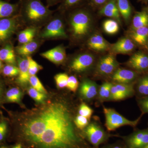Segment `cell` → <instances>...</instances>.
I'll use <instances>...</instances> for the list:
<instances>
[{
    "instance_id": "obj_1",
    "label": "cell",
    "mask_w": 148,
    "mask_h": 148,
    "mask_svg": "<svg viewBox=\"0 0 148 148\" xmlns=\"http://www.w3.org/2000/svg\"><path fill=\"white\" fill-rule=\"evenodd\" d=\"M75 125L68 105L56 102L27 121L23 126L22 135L33 148H90Z\"/></svg>"
},
{
    "instance_id": "obj_2",
    "label": "cell",
    "mask_w": 148,
    "mask_h": 148,
    "mask_svg": "<svg viewBox=\"0 0 148 148\" xmlns=\"http://www.w3.org/2000/svg\"><path fill=\"white\" fill-rule=\"evenodd\" d=\"M72 34L77 39L87 36L92 29V17L86 11L81 10L74 12L70 20Z\"/></svg>"
},
{
    "instance_id": "obj_3",
    "label": "cell",
    "mask_w": 148,
    "mask_h": 148,
    "mask_svg": "<svg viewBox=\"0 0 148 148\" xmlns=\"http://www.w3.org/2000/svg\"><path fill=\"white\" fill-rule=\"evenodd\" d=\"M103 112L106 119L105 125L108 131H112L123 126H130L135 127L140 122V117L135 120L131 121L127 119L114 109L103 107Z\"/></svg>"
},
{
    "instance_id": "obj_4",
    "label": "cell",
    "mask_w": 148,
    "mask_h": 148,
    "mask_svg": "<svg viewBox=\"0 0 148 148\" xmlns=\"http://www.w3.org/2000/svg\"><path fill=\"white\" fill-rule=\"evenodd\" d=\"M85 138L95 147H97L108 139V135L98 122H91L84 130Z\"/></svg>"
},
{
    "instance_id": "obj_5",
    "label": "cell",
    "mask_w": 148,
    "mask_h": 148,
    "mask_svg": "<svg viewBox=\"0 0 148 148\" xmlns=\"http://www.w3.org/2000/svg\"><path fill=\"white\" fill-rule=\"evenodd\" d=\"M115 55L110 53L100 58L96 64L95 74L96 76H112L119 68V63Z\"/></svg>"
},
{
    "instance_id": "obj_6",
    "label": "cell",
    "mask_w": 148,
    "mask_h": 148,
    "mask_svg": "<svg viewBox=\"0 0 148 148\" xmlns=\"http://www.w3.org/2000/svg\"><path fill=\"white\" fill-rule=\"evenodd\" d=\"M25 13L27 18L33 21H37L46 17L49 11L38 0H30L25 7Z\"/></svg>"
},
{
    "instance_id": "obj_7",
    "label": "cell",
    "mask_w": 148,
    "mask_h": 148,
    "mask_svg": "<svg viewBox=\"0 0 148 148\" xmlns=\"http://www.w3.org/2000/svg\"><path fill=\"white\" fill-rule=\"evenodd\" d=\"M95 57L92 53H83L74 58L70 67L73 71L82 73L92 68L95 65Z\"/></svg>"
},
{
    "instance_id": "obj_8",
    "label": "cell",
    "mask_w": 148,
    "mask_h": 148,
    "mask_svg": "<svg viewBox=\"0 0 148 148\" xmlns=\"http://www.w3.org/2000/svg\"><path fill=\"white\" fill-rule=\"evenodd\" d=\"M135 84H122L113 83L111 89L110 100L121 101L135 95Z\"/></svg>"
},
{
    "instance_id": "obj_9",
    "label": "cell",
    "mask_w": 148,
    "mask_h": 148,
    "mask_svg": "<svg viewBox=\"0 0 148 148\" xmlns=\"http://www.w3.org/2000/svg\"><path fill=\"white\" fill-rule=\"evenodd\" d=\"M139 77V73L132 70L118 68L112 75L114 83L122 84H135Z\"/></svg>"
},
{
    "instance_id": "obj_10",
    "label": "cell",
    "mask_w": 148,
    "mask_h": 148,
    "mask_svg": "<svg viewBox=\"0 0 148 148\" xmlns=\"http://www.w3.org/2000/svg\"><path fill=\"white\" fill-rule=\"evenodd\" d=\"M126 148H143L148 144V129L135 131L125 139Z\"/></svg>"
},
{
    "instance_id": "obj_11",
    "label": "cell",
    "mask_w": 148,
    "mask_h": 148,
    "mask_svg": "<svg viewBox=\"0 0 148 148\" xmlns=\"http://www.w3.org/2000/svg\"><path fill=\"white\" fill-rule=\"evenodd\" d=\"M127 65L133 71L142 73L148 71V55L142 52L134 53L129 58Z\"/></svg>"
},
{
    "instance_id": "obj_12",
    "label": "cell",
    "mask_w": 148,
    "mask_h": 148,
    "mask_svg": "<svg viewBox=\"0 0 148 148\" xmlns=\"http://www.w3.org/2000/svg\"><path fill=\"white\" fill-rule=\"evenodd\" d=\"M42 37L45 38H66L67 36L61 20L56 18L51 21L43 33Z\"/></svg>"
},
{
    "instance_id": "obj_13",
    "label": "cell",
    "mask_w": 148,
    "mask_h": 148,
    "mask_svg": "<svg viewBox=\"0 0 148 148\" xmlns=\"http://www.w3.org/2000/svg\"><path fill=\"white\" fill-rule=\"evenodd\" d=\"M135 43L130 38L124 37L111 45L110 51L112 54H129L135 49Z\"/></svg>"
},
{
    "instance_id": "obj_14",
    "label": "cell",
    "mask_w": 148,
    "mask_h": 148,
    "mask_svg": "<svg viewBox=\"0 0 148 148\" xmlns=\"http://www.w3.org/2000/svg\"><path fill=\"white\" fill-rule=\"evenodd\" d=\"M87 46L90 49L98 52L110 50L111 44L99 33L92 34L87 41Z\"/></svg>"
},
{
    "instance_id": "obj_15",
    "label": "cell",
    "mask_w": 148,
    "mask_h": 148,
    "mask_svg": "<svg viewBox=\"0 0 148 148\" xmlns=\"http://www.w3.org/2000/svg\"><path fill=\"white\" fill-rule=\"evenodd\" d=\"M98 88L94 82L89 79L84 80L80 86V95L86 101H91L98 95Z\"/></svg>"
},
{
    "instance_id": "obj_16",
    "label": "cell",
    "mask_w": 148,
    "mask_h": 148,
    "mask_svg": "<svg viewBox=\"0 0 148 148\" xmlns=\"http://www.w3.org/2000/svg\"><path fill=\"white\" fill-rule=\"evenodd\" d=\"M16 28L15 18H4L0 20V42L7 40L14 33Z\"/></svg>"
},
{
    "instance_id": "obj_17",
    "label": "cell",
    "mask_w": 148,
    "mask_h": 148,
    "mask_svg": "<svg viewBox=\"0 0 148 148\" xmlns=\"http://www.w3.org/2000/svg\"><path fill=\"white\" fill-rule=\"evenodd\" d=\"M44 58L56 64L63 63L66 58V52L63 47L59 46L41 54Z\"/></svg>"
},
{
    "instance_id": "obj_18",
    "label": "cell",
    "mask_w": 148,
    "mask_h": 148,
    "mask_svg": "<svg viewBox=\"0 0 148 148\" xmlns=\"http://www.w3.org/2000/svg\"><path fill=\"white\" fill-rule=\"evenodd\" d=\"M99 13L121 23V15L118 8L116 0H109L100 10Z\"/></svg>"
},
{
    "instance_id": "obj_19",
    "label": "cell",
    "mask_w": 148,
    "mask_h": 148,
    "mask_svg": "<svg viewBox=\"0 0 148 148\" xmlns=\"http://www.w3.org/2000/svg\"><path fill=\"white\" fill-rule=\"evenodd\" d=\"M129 36L130 38L135 44L147 48L148 27L131 30L130 32Z\"/></svg>"
},
{
    "instance_id": "obj_20",
    "label": "cell",
    "mask_w": 148,
    "mask_h": 148,
    "mask_svg": "<svg viewBox=\"0 0 148 148\" xmlns=\"http://www.w3.org/2000/svg\"><path fill=\"white\" fill-rule=\"evenodd\" d=\"M18 81L21 84H25L29 82L30 75L29 71V61L28 58H21L18 60Z\"/></svg>"
},
{
    "instance_id": "obj_21",
    "label": "cell",
    "mask_w": 148,
    "mask_h": 148,
    "mask_svg": "<svg viewBox=\"0 0 148 148\" xmlns=\"http://www.w3.org/2000/svg\"><path fill=\"white\" fill-rule=\"evenodd\" d=\"M136 82L135 92L139 98L148 96V73L139 77Z\"/></svg>"
},
{
    "instance_id": "obj_22",
    "label": "cell",
    "mask_w": 148,
    "mask_h": 148,
    "mask_svg": "<svg viewBox=\"0 0 148 148\" xmlns=\"http://www.w3.org/2000/svg\"><path fill=\"white\" fill-rule=\"evenodd\" d=\"M148 27V13L145 11L137 12L132 19L131 30Z\"/></svg>"
},
{
    "instance_id": "obj_23",
    "label": "cell",
    "mask_w": 148,
    "mask_h": 148,
    "mask_svg": "<svg viewBox=\"0 0 148 148\" xmlns=\"http://www.w3.org/2000/svg\"><path fill=\"white\" fill-rule=\"evenodd\" d=\"M121 16L125 21L128 22L131 17L132 9L128 0H116Z\"/></svg>"
},
{
    "instance_id": "obj_24",
    "label": "cell",
    "mask_w": 148,
    "mask_h": 148,
    "mask_svg": "<svg viewBox=\"0 0 148 148\" xmlns=\"http://www.w3.org/2000/svg\"><path fill=\"white\" fill-rule=\"evenodd\" d=\"M0 60L9 64H15V55L11 46L6 45L0 50Z\"/></svg>"
},
{
    "instance_id": "obj_25",
    "label": "cell",
    "mask_w": 148,
    "mask_h": 148,
    "mask_svg": "<svg viewBox=\"0 0 148 148\" xmlns=\"http://www.w3.org/2000/svg\"><path fill=\"white\" fill-rule=\"evenodd\" d=\"M38 47V43L32 41L18 47L16 48V52L19 55L28 56L35 52Z\"/></svg>"
},
{
    "instance_id": "obj_26",
    "label": "cell",
    "mask_w": 148,
    "mask_h": 148,
    "mask_svg": "<svg viewBox=\"0 0 148 148\" xmlns=\"http://www.w3.org/2000/svg\"><path fill=\"white\" fill-rule=\"evenodd\" d=\"M119 22L114 19L110 18L103 22V30L108 34L113 35L116 34L119 30Z\"/></svg>"
},
{
    "instance_id": "obj_27",
    "label": "cell",
    "mask_w": 148,
    "mask_h": 148,
    "mask_svg": "<svg viewBox=\"0 0 148 148\" xmlns=\"http://www.w3.org/2000/svg\"><path fill=\"white\" fill-rule=\"evenodd\" d=\"M36 29L34 28H27L20 32L18 35V42L22 44L33 41L36 34Z\"/></svg>"
},
{
    "instance_id": "obj_28",
    "label": "cell",
    "mask_w": 148,
    "mask_h": 148,
    "mask_svg": "<svg viewBox=\"0 0 148 148\" xmlns=\"http://www.w3.org/2000/svg\"><path fill=\"white\" fill-rule=\"evenodd\" d=\"M113 83L106 82L103 83L98 88L99 98L102 101L110 100L111 89Z\"/></svg>"
},
{
    "instance_id": "obj_29",
    "label": "cell",
    "mask_w": 148,
    "mask_h": 148,
    "mask_svg": "<svg viewBox=\"0 0 148 148\" xmlns=\"http://www.w3.org/2000/svg\"><path fill=\"white\" fill-rule=\"evenodd\" d=\"M16 9L15 5L0 0V18L11 16Z\"/></svg>"
},
{
    "instance_id": "obj_30",
    "label": "cell",
    "mask_w": 148,
    "mask_h": 148,
    "mask_svg": "<svg viewBox=\"0 0 148 148\" xmlns=\"http://www.w3.org/2000/svg\"><path fill=\"white\" fill-rule=\"evenodd\" d=\"M22 93L18 88H13L9 90L6 94L7 101L11 103H19L21 100Z\"/></svg>"
},
{
    "instance_id": "obj_31",
    "label": "cell",
    "mask_w": 148,
    "mask_h": 148,
    "mask_svg": "<svg viewBox=\"0 0 148 148\" xmlns=\"http://www.w3.org/2000/svg\"><path fill=\"white\" fill-rule=\"evenodd\" d=\"M28 92L30 97L38 103H44L46 99V94L38 91L33 87H29L28 90Z\"/></svg>"
},
{
    "instance_id": "obj_32",
    "label": "cell",
    "mask_w": 148,
    "mask_h": 148,
    "mask_svg": "<svg viewBox=\"0 0 148 148\" xmlns=\"http://www.w3.org/2000/svg\"><path fill=\"white\" fill-rule=\"evenodd\" d=\"M29 82L32 86V87L38 91L45 94L47 93V91L45 88L36 76H31L29 78Z\"/></svg>"
},
{
    "instance_id": "obj_33",
    "label": "cell",
    "mask_w": 148,
    "mask_h": 148,
    "mask_svg": "<svg viewBox=\"0 0 148 148\" xmlns=\"http://www.w3.org/2000/svg\"><path fill=\"white\" fill-rule=\"evenodd\" d=\"M29 61V71L31 76L36 75L42 69V66L38 64L30 56L27 57Z\"/></svg>"
},
{
    "instance_id": "obj_34",
    "label": "cell",
    "mask_w": 148,
    "mask_h": 148,
    "mask_svg": "<svg viewBox=\"0 0 148 148\" xmlns=\"http://www.w3.org/2000/svg\"><path fill=\"white\" fill-rule=\"evenodd\" d=\"M69 76L66 73L57 74L54 77L57 87L59 88L67 87Z\"/></svg>"
},
{
    "instance_id": "obj_35",
    "label": "cell",
    "mask_w": 148,
    "mask_h": 148,
    "mask_svg": "<svg viewBox=\"0 0 148 148\" xmlns=\"http://www.w3.org/2000/svg\"><path fill=\"white\" fill-rule=\"evenodd\" d=\"M93 112L92 109L85 103H82L79 108L78 112L79 115L86 118L89 120L91 118Z\"/></svg>"
},
{
    "instance_id": "obj_36",
    "label": "cell",
    "mask_w": 148,
    "mask_h": 148,
    "mask_svg": "<svg viewBox=\"0 0 148 148\" xmlns=\"http://www.w3.org/2000/svg\"><path fill=\"white\" fill-rule=\"evenodd\" d=\"M19 71L18 68L12 65H8L3 69V73L9 77H14L18 75Z\"/></svg>"
},
{
    "instance_id": "obj_37",
    "label": "cell",
    "mask_w": 148,
    "mask_h": 148,
    "mask_svg": "<svg viewBox=\"0 0 148 148\" xmlns=\"http://www.w3.org/2000/svg\"><path fill=\"white\" fill-rule=\"evenodd\" d=\"M74 123L77 128L80 130L84 129L89 124V120L79 115L74 119Z\"/></svg>"
},
{
    "instance_id": "obj_38",
    "label": "cell",
    "mask_w": 148,
    "mask_h": 148,
    "mask_svg": "<svg viewBox=\"0 0 148 148\" xmlns=\"http://www.w3.org/2000/svg\"><path fill=\"white\" fill-rule=\"evenodd\" d=\"M79 86V82L75 77L71 76L69 77L67 88L71 91L75 92L77 91Z\"/></svg>"
},
{
    "instance_id": "obj_39",
    "label": "cell",
    "mask_w": 148,
    "mask_h": 148,
    "mask_svg": "<svg viewBox=\"0 0 148 148\" xmlns=\"http://www.w3.org/2000/svg\"><path fill=\"white\" fill-rule=\"evenodd\" d=\"M138 103L142 114H148V96L138 98Z\"/></svg>"
},
{
    "instance_id": "obj_40",
    "label": "cell",
    "mask_w": 148,
    "mask_h": 148,
    "mask_svg": "<svg viewBox=\"0 0 148 148\" xmlns=\"http://www.w3.org/2000/svg\"><path fill=\"white\" fill-rule=\"evenodd\" d=\"M7 130V125L5 121L0 122V141L3 140Z\"/></svg>"
},
{
    "instance_id": "obj_41",
    "label": "cell",
    "mask_w": 148,
    "mask_h": 148,
    "mask_svg": "<svg viewBox=\"0 0 148 148\" xmlns=\"http://www.w3.org/2000/svg\"><path fill=\"white\" fill-rule=\"evenodd\" d=\"M80 1L81 0H65V5L68 6H71L76 4Z\"/></svg>"
},
{
    "instance_id": "obj_42",
    "label": "cell",
    "mask_w": 148,
    "mask_h": 148,
    "mask_svg": "<svg viewBox=\"0 0 148 148\" xmlns=\"http://www.w3.org/2000/svg\"><path fill=\"white\" fill-rule=\"evenodd\" d=\"M103 148H126V147H124L122 145L120 144H114V145H110L107 146Z\"/></svg>"
},
{
    "instance_id": "obj_43",
    "label": "cell",
    "mask_w": 148,
    "mask_h": 148,
    "mask_svg": "<svg viewBox=\"0 0 148 148\" xmlns=\"http://www.w3.org/2000/svg\"><path fill=\"white\" fill-rule=\"evenodd\" d=\"M93 2L97 5H102L105 4L107 1L108 0H92Z\"/></svg>"
},
{
    "instance_id": "obj_44",
    "label": "cell",
    "mask_w": 148,
    "mask_h": 148,
    "mask_svg": "<svg viewBox=\"0 0 148 148\" xmlns=\"http://www.w3.org/2000/svg\"><path fill=\"white\" fill-rule=\"evenodd\" d=\"M12 148H23L21 144H18L14 146Z\"/></svg>"
},
{
    "instance_id": "obj_45",
    "label": "cell",
    "mask_w": 148,
    "mask_h": 148,
    "mask_svg": "<svg viewBox=\"0 0 148 148\" xmlns=\"http://www.w3.org/2000/svg\"><path fill=\"white\" fill-rule=\"evenodd\" d=\"M3 67V64L2 63V61L0 60V69H1Z\"/></svg>"
},
{
    "instance_id": "obj_46",
    "label": "cell",
    "mask_w": 148,
    "mask_h": 148,
    "mask_svg": "<svg viewBox=\"0 0 148 148\" xmlns=\"http://www.w3.org/2000/svg\"><path fill=\"white\" fill-rule=\"evenodd\" d=\"M1 86L0 85V95H1Z\"/></svg>"
},
{
    "instance_id": "obj_47",
    "label": "cell",
    "mask_w": 148,
    "mask_h": 148,
    "mask_svg": "<svg viewBox=\"0 0 148 148\" xmlns=\"http://www.w3.org/2000/svg\"><path fill=\"white\" fill-rule=\"evenodd\" d=\"M143 148H148V144L147 145H146L145 147H144Z\"/></svg>"
},
{
    "instance_id": "obj_48",
    "label": "cell",
    "mask_w": 148,
    "mask_h": 148,
    "mask_svg": "<svg viewBox=\"0 0 148 148\" xmlns=\"http://www.w3.org/2000/svg\"><path fill=\"white\" fill-rule=\"evenodd\" d=\"M0 148H7V147H0Z\"/></svg>"
},
{
    "instance_id": "obj_49",
    "label": "cell",
    "mask_w": 148,
    "mask_h": 148,
    "mask_svg": "<svg viewBox=\"0 0 148 148\" xmlns=\"http://www.w3.org/2000/svg\"><path fill=\"white\" fill-rule=\"evenodd\" d=\"M147 49H148V42H147Z\"/></svg>"
}]
</instances>
